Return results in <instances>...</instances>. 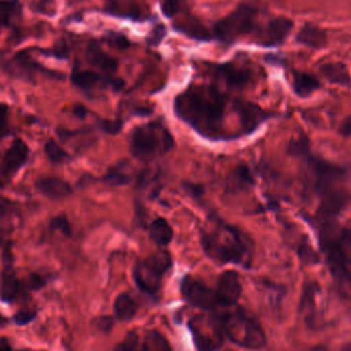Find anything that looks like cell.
I'll return each mask as SVG.
<instances>
[{"label":"cell","instance_id":"cell-32","mask_svg":"<svg viewBox=\"0 0 351 351\" xmlns=\"http://www.w3.org/2000/svg\"><path fill=\"white\" fill-rule=\"evenodd\" d=\"M37 317V311L32 308L20 309L12 315V319L19 327H24L35 321Z\"/></svg>","mask_w":351,"mask_h":351},{"label":"cell","instance_id":"cell-4","mask_svg":"<svg viewBox=\"0 0 351 351\" xmlns=\"http://www.w3.org/2000/svg\"><path fill=\"white\" fill-rule=\"evenodd\" d=\"M225 338L243 350H260L267 344L261 324L243 307H231L217 313Z\"/></svg>","mask_w":351,"mask_h":351},{"label":"cell","instance_id":"cell-35","mask_svg":"<svg viewBox=\"0 0 351 351\" xmlns=\"http://www.w3.org/2000/svg\"><path fill=\"white\" fill-rule=\"evenodd\" d=\"M49 228L51 230H59L66 237H70L72 234L71 226H70L69 221L65 216H57L51 219L49 223Z\"/></svg>","mask_w":351,"mask_h":351},{"label":"cell","instance_id":"cell-18","mask_svg":"<svg viewBox=\"0 0 351 351\" xmlns=\"http://www.w3.org/2000/svg\"><path fill=\"white\" fill-rule=\"evenodd\" d=\"M35 186L41 194L51 200L64 199L73 192L68 182L58 177L40 178L37 180Z\"/></svg>","mask_w":351,"mask_h":351},{"label":"cell","instance_id":"cell-10","mask_svg":"<svg viewBox=\"0 0 351 351\" xmlns=\"http://www.w3.org/2000/svg\"><path fill=\"white\" fill-rule=\"evenodd\" d=\"M12 245L3 247L4 267L0 276V300L8 304H14L16 301L25 298L29 291L25 286L24 280L16 278V271L12 267Z\"/></svg>","mask_w":351,"mask_h":351},{"label":"cell","instance_id":"cell-7","mask_svg":"<svg viewBox=\"0 0 351 351\" xmlns=\"http://www.w3.org/2000/svg\"><path fill=\"white\" fill-rule=\"evenodd\" d=\"M172 266L170 253L160 250L136 264L134 280L142 293L150 297L156 296L162 289L165 276Z\"/></svg>","mask_w":351,"mask_h":351},{"label":"cell","instance_id":"cell-37","mask_svg":"<svg viewBox=\"0 0 351 351\" xmlns=\"http://www.w3.org/2000/svg\"><path fill=\"white\" fill-rule=\"evenodd\" d=\"M104 179L111 185H125L129 182V177L117 170L109 171Z\"/></svg>","mask_w":351,"mask_h":351},{"label":"cell","instance_id":"cell-5","mask_svg":"<svg viewBox=\"0 0 351 351\" xmlns=\"http://www.w3.org/2000/svg\"><path fill=\"white\" fill-rule=\"evenodd\" d=\"M130 147L136 158L149 162L170 152L174 147V139L166 125L149 123L134 130Z\"/></svg>","mask_w":351,"mask_h":351},{"label":"cell","instance_id":"cell-43","mask_svg":"<svg viewBox=\"0 0 351 351\" xmlns=\"http://www.w3.org/2000/svg\"><path fill=\"white\" fill-rule=\"evenodd\" d=\"M0 351H12V344L8 338H0Z\"/></svg>","mask_w":351,"mask_h":351},{"label":"cell","instance_id":"cell-16","mask_svg":"<svg viewBox=\"0 0 351 351\" xmlns=\"http://www.w3.org/2000/svg\"><path fill=\"white\" fill-rule=\"evenodd\" d=\"M86 59L88 64L106 74L109 80L114 78L112 75L119 68V62L112 56L105 53L96 41L88 43L86 49Z\"/></svg>","mask_w":351,"mask_h":351},{"label":"cell","instance_id":"cell-3","mask_svg":"<svg viewBox=\"0 0 351 351\" xmlns=\"http://www.w3.org/2000/svg\"><path fill=\"white\" fill-rule=\"evenodd\" d=\"M202 245L208 257L218 263L243 267H249L251 263L249 247L243 235L229 225L219 224L215 230L204 233Z\"/></svg>","mask_w":351,"mask_h":351},{"label":"cell","instance_id":"cell-6","mask_svg":"<svg viewBox=\"0 0 351 351\" xmlns=\"http://www.w3.org/2000/svg\"><path fill=\"white\" fill-rule=\"evenodd\" d=\"M258 10L247 3H239L232 12L215 23L213 38L224 45H231L256 30Z\"/></svg>","mask_w":351,"mask_h":351},{"label":"cell","instance_id":"cell-21","mask_svg":"<svg viewBox=\"0 0 351 351\" xmlns=\"http://www.w3.org/2000/svg\"><path fill=\"white\" fill-rule=\"evenodd\" d=\"M327 34L325 31L315 25H305L297 34L298 43L313 49H321L325 47L327 45Z\"/></svg>","mask_w":351,"mask_h":351},{"label":"cell","instance_id":"cell-25","mask_svg":"<svg viewBox=\"0 0 351 351\" xmlns=\"http://www.w3.org/2000/svg\"><path fill=\"white\" fill-rule=\"evenodd\" d=\"M150 239L160 247H167L170 245L174 237L172 227L165 219L158 218L150 225Z\"/></svg>","mask_w":351,"mask_h":351},{"label":"cell","instance_id":"cell-38","mask_svg":"<svg viewBox=\"0 0 351 351\" xmlns=\"http://www.w3.org/2000/svg\"><path fill=\"white\" fill-rule=\"evenodd\" d=\"M41 53L45 56H53L58 59H67L68 49L65 43H58L55 47L49 49H40Z\"/></svg>","mask_w":351,"mask_h":351},{"label":"cell","instance_id":"cell-15","mask_svg":"<svg viewBox=\"0 0 351 351\" xmlns=\"http://www.w3.org/2000/svg\"><path fill=\"white\" fill-rule=\"evenodd\" d=\"M103 12L109 16L129 19L135 22L150 20L147 10L136 0H106Z\"/></svg>","mask_w":351,"mask_h":351},{"label":"cell","instance_id":"cell-17","mask_svg":"<svg viewBox=\"0 0 351 351\" xmlns=\"http://www.w3.org/2000/svg\"><path fill=\"white\" fill-rule=\"evenodd\" d=\"M235 110L239 113L241 125L247 133L255 131L262 123H264L269 117V114L253 103L239 101L235 104Z\"/></svg>","mask_w":351,"mask_h":351},{"label":"cell","instance_id":"cell-39","mask_svg":"<svg viewBox=\"0 0 351 351\" xmlns=\"http://www.w3.org/2000/svg\"><path fill=\"white\" fill-rule=\"evenodd\" d=\"M113 327V319L109 315H103L96 319V328L103 333H109Z\"/></svg>","mask_w":351,"mask_h":351},{"label":"cell","instance_id":"cell-40","mask_svg":"<svg viewBox=\"0 0 351 351\" xmlns=\"http://www.w3.org/2000/svg\"><path fill=\"white\" fill-rule=\"evenodd\" d=\"M102 129L107 133L115 134L121 129V121H105L102 123Z\"/></svg>","mask_w":351,"mask_h":351},{"label":"cell","instance_id":"cell-29","mask_svg":"<svg viewBox=\"0 0 351 351\" xmlns=\"http://www.w3.org/2000/svg\"><path fill=\"white\" fill-rule=\"evenodd\" d=\"M45 152L47 158L53 164H63L69 160V154L53 139L45 143Z\"/></svg>","mask_w":351,"mask_h":351},{"label":"cell","instance_id":"cell-1","mask_svg":"<svg viewBox=\"0 0 351 351\" xmlns=\"http://www.w3.org/2000/svg\"><path fill=\"white\" fill-rule=\"evenodd\" d=\"M288 152L294 158L306 160L313 173V187L321 199L317 217L319 223L333 221L351 202L350 192L343 188L348 176L346 169L313 156L304 137L291 141Z\"/></svg>","mask_w":351,"mask_h":351},{"label":"cell","instance_id":"cell-30","mask_svg":"<svg viewBox=\"0 0 351 351\" xmlns=\"http://www.w3.org/2000/svg\"><path fill=\"white\" fill-rule=\"evenodd\" d=\"M113 351H141L140 336L137 331L132 330L125 334V338L114 346Z\"/></svg>","mask_w":351,"mask_h":351},{"label":"cell","instance_id":"cell-24","mask_svg":"<svg viewBox=\"0 0 351 351\" xmlns=\"http://www.w3.org/2000/svg\"><path fill=\"white\" fill-rule=\"evenodd\" d=\"M72 84L80 90H90L103 82L102 75L92 70H82L75 67L70 76Z\"/></svg>","mask_w":351,"mask_h":351},{"label":"cell","instance_id":"cell-13","mask_svg":"<svg viewBox=\"0 0 351 351\" xmlns=\"http://www.w3.org/2000/svg\"><path fill=\"white\" fill-rule=\"evenodd\" d=\"M293 27L294 23L286 16L272 19L263 29L258 31L257 43L266 47H278L290 35Z\"/></svg>","mask_w":351,"mask_h":351},{"label":"cell","instance_id":"cell-26","mask_svg":"<svg viewBox=\"0 0 351 351\" xmlns=\"http://www.w3.org/2000/svg\"><path fill=\"white\" fill-rule=\"evenodd\" d=\"M22 12L20 0H0V29L12 27L14 19L20 18Z\"/></svg>","mask_w":351,"mask_h":351},{"label":"cell","instance_id":"cell-46","mask_svg":"<svg viewBox=\"0 0 351 351\" xmlns=\"http://www.w3.org/2000/svg\"><path fill=\"white\" fill-rule=\"evenodd\" d=\"M311 351H328L327 348L324 346H317L313 348Z\"/></svg>","mask_w":351,"mask_h":351},{"label":"cell","instance_id":"cell-36","mask_svg":"<svg viewBox=\"0 0 351 351\" xmlns=\"http://www.w3.org/2000/svg\"><path fill=\"white\" fill-rule=\"evenodd\" d=\"M8 112H10V108L8 105L5 103H0V142L10 133Z\"/></svg>","mask_w":351,"mask_h":351},{"label":"cell","instance_id":"cell-14","mask_svg":"<svg viewBox=\"0 0 351 351\" xmlns=\"http://www.w3.org/2000/svg\"><path fill=\"white\" fill-rule=\"evenodd\" d=\"M173 29L176 32L185 35L191 40L200 41V43L214 40L210 29L206 28L199 19L191 14L189 10L177 16V20L173 24Z\"/></svg>","mask_w":351,"mask_h":351},{"label":"cell","instance_id":"cell-42","mask_svg":"<svg viewBox=\"0 0 351 351\" xmlns=\"http://www.w3.org/2000/svg\"><path fill=\"white\" fill-rule=\"evenodd\" d=\"M73 113L78 119H84L86 115V107H84V105L76 104L75 106L73 107Z\"/></svg>","mask_w":351,"mask_h":351},{"label":"cell","instance_id":"cell-23","mask_svg":"<svg viewBox=\"0 0 351 351\" xmlns=\"http://www.w3.org/2000/svg\"><path fill=\"white\" fill-rule=\"evenodd\" d=\"M322 75L334 84L339 86H350L351 84V76L350 71L344 64L342 63H327L319 68Z\"/></svg>","mask_w":351,"mask_h":351},{"label":"cell","instance_id":"cell-28","mask_svg":"<svg viewBox=\"0 0 351 351\" xmlns=\"http://www.w3.org/2000/svg\"><path fill=\"white\" fill-rule=\"evenodd\" d=\"M189 10L186 0H162L160 2V10L166 18H177L186 10Z\"/></svg>","mask_w":351,"mask_h":351},{"label":"cell","instance_id":"cell-9","mask_svg":"<svg viewBox=\"0 0 351 351\" xmlns=\"http://www.w3.org/2000/svg\"><path fill=\"white\" fill-rule=\"evenodd\" d=\"M180 292L184 300L194 308L202 311H215L219 307L214 289L189 274L182 278Z\"/></svg>","mask_w":351,"mask_h":351},{"label":"cell","instance_id":"cell-2","mask_svg":"<svg viewBox=\"0 0 351 351\" xmlns=\"http://www.w3.org/2000/svg\"><path fill=\"white\" fill-rule=\"evenodd\" d=\"M224 110V97L213 86H194L175 99L178 117L202 134L216 131Z\"/></svg>","mask_w":351,"mask_h":351},{"label":"cell","instance_id":"cell-12","mask_svg":"<svg viewBox=\"0 0 351 351\" xmlns=\"http://www.w3.org/2000/svg\"><path fill=\"white\" fill-rule=\"evenodd\" d=\"M30 154V148L24 140L16 138L6 150L0 162V177L10 180L26 164Z\"/></svg>","mask_w":351,"mask_h":351},{"label":"cell","instance_id":"cell-34","mask_svg":"<svg viewBox=\"0 0 351 351\" xmlns=\"http://www.w3.org/2000/svg\"><path fill=\"white\" fill-rule=\"evenodd\" d=\"M106 43L109 45H112V47H117L119 49H128L131 45L127 36L121 34V33L114 32V31L107 33Z\"/></svg>","mask_w":351,"mask_h":351},{"label":"cell","instance_id":"cell-45","mask_svg":"<svg viewBox=\"0 0 351 351\" xmlns=\"http://www.w3.org/2000/svg\"><path fill=\"white\" fill-rule=\"evenodd\" d=\"M51 2H53V0H40V2H39V8L41 6H47V4H51Z\"/></svg>","mask_w":351,"mask_h":351},{"label":"cell","instance_id":"cell-44","mask_svg":"<svg viewBox=\"0 0 351 351\" xmlns=\"http://www.w3.org/2000/svg\"><path fill=\"white\" fill-rule=\"evenodd\" d=\"M8 319H6V317H4L3 315H1V313H0V329H1V328H3L4 326L8 325Z\"/></svg>","mask_w":351,"mask_h":351},{"label":"cell","instance_id":"cell-19","mask_svg":"<svg viewBox=\"0 0 351 351\" xmlns=\"http://www.w3.org/2000/svg\"><path fill=\"white\" fill-rule=\"evenodd\" d=\"M217 73L228 86L233 88H243L251 80V73L249 70L234 63H226L218 66Z\"/></svg>","mask_w":351,"mask_h":351},{"label":"cell","instance_id":"cell-41","mask_svg":"<svg viewBox=\"0 0 351 351\" xmlns=\"http://www.w3.org/2000/svg\"><path fill=\"white\" fill-rule=\"evenodd\" d=\"M340 133L344 137H350L351 136V117H346L340 127Z\"/></svg>","mask_w":351,"mask_h":351},{"label":"cell","instance_id":"cell-22","mask_svg":"<svg viewBox=\"0 0 351 351\" xmlns=\"http://www.w3.org/2000/svg\"><path fill=\"white\" fill-rule=\"evenodd\" d=\"M321 88V82L315 76L305 72H295L293 76V88L300 98H308Z\"/></svg>","mask_w":351,"mask_h":351},{"label":"cell","instance_id":"cell-20","mask_svg":"<svg viewBox=\"0 0 351 351\" xmlns=\"http://www.w3.org/2000/svg\"><path fill=\"white\" fill-rule=\"evenodd\" d=\"M138 303L129 293H121L115 298L113 311L119 322L128 323L133 321L138 313Z\"/></svg>","mask_w":351,"mask_h":351},{"label":"cell","instance_id":"cell-27","mask_svg":"<svg viewBox=\"0 0 351 351\" xmlns=\"http://www.w3.org/2000/svg\"><path fill=\"white\" fill-rule=\"evenodd\" d=\"M141 351H174L166 336L158 330L146 332L141 343Z\"/></svg>","mask_w":351,"mask_h":351},{"label":"cell","instance_id":"cell-11","mask_svg":"<svg viewBox=\"0 0 351 351\" xmlns=\"http://www.w3.org/2000/svg\"><path fill=\"white\" fill-rule=\"evenodd\" d=\"M215 292L219 306L225 309L237 306L243 293L239 274L233 270H227L221 274L217 280Z\"/></svg>","mask_w":351,"mask_h":351},{"label":"cell","instance_id":"cell-8","mask_svg":"<svg viewBox=\"0 0 351 351\" xmlns=\"http://www.w3.org/2000/svg\"><path fill=\"white\" fill-rule=\"evenodd\" d=\"M196 351H218L225 341V335L214 311H204L191 317L187 323Z\"/></svg>","mask_w":351,"mask_h":351},{"label":"cell","instance_id":"cell-31","mask_svg":"<svg viewBox=\"0 0 351 351\" xmlns=\"http://www.w3.org/2000/svg\"><path fill=\"white\" fill-rule=\"evenodd\" d=\"M167 35H168V29H167L166 25L162 22L156 23L146 37V43L150 47H158L166 38Z\"/></svg>","mask_w":351,"mask_h":351},{"label":"cell","instance_id":"cell-47","mask_svg":"<svg viewBox=\"0 0 351 351\" xmlns=\"http://www.w3.org/2000/svg\"><path fill=\"white\" fill-rule=\"evenodd\" d=\"M340 351H351V341L344 344V346H342L341 350Z\"/></svg>","mask_w":351,"mask_h":351},{"label":"cell","instance_id":"cell-33","mask_svg":"<svg viewBox=\"0 0 351 351\" xmlns=\"http://www.w3.org/2000/svg\"><path fill=\"white\" fill-rule=\"evenodd\" d=\"M24 282L25 286H26L27 290H28L29 292H31V291L35 292V291H39L45 288L49 280H47V276H43V274L33 272V274L29 276L27 280H24Z\"/></svg>","mask_w":351,"mask_h":351}]
</instances>
